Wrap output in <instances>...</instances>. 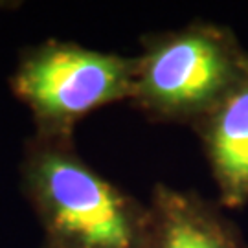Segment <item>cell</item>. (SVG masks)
I'll use <instances>...</instances> for the list:
<instances>
[{"mask_svg":"<svg viewBox=\"0 0 248 248\" xmlns=\"http://www.w3.org/2000/svg\"><path fill=\"white\" fill-rule=\"evenodd\" d=\"M133 76L134 55L48 39L18 55L9 85L31 114L33 134L74 138L78 124L89 114L129 101Z\"/></svg>","mask_w":248,"mask_h":248,"instance_id":"obj_3","label":"cell"},{"mask_svg":"<svg viewBox=\"0 0 248 248\" xmlns=\"http://www.w3.org/2000/svg\"><path fill=\"white\" fill-rule=\"evenodd\" d=\"M18 173L45 233L43 248H149V202L92 168L74 138L31 134Z\"/></svg>","mask_w":248,"mask_h":248,"instance_id":"obj_1","label":"cell"},{"mask_svg":"<svg viewBox=\"0 0 248 248\" xmlns=\"http://www.w3.org/2000/svg\"><path fill=\"white\" fill-rule=\"evenodd\" d=\"M140 46L129 103L155 124L193 129L248 74V50L217 22L147 33Z\"/></svg>","mask_w":248,"mask_h":248,"instance_id":"obj_2","label":"cell"},{"mask_svg":"<svg viewBox=\"0 0 248 248\" xmlns=\"http://www.w3.org/2000/svg\"><path fill=\"white\" fill-rule=\"evenodd\" d=\"M147 202L149 248H248L239 226L221 204L193 189L158 182Z\"/></svg>","mask_w":248,"mask_h":248,"instance_id":"obj_4","label":"cell"},{"mask_svg":"<svg viewBox=\"0 0 248 248\" xmlns=\"http://www.w3.org/2000/svg\"><path fill=\"white\" fill-rule=\"evenodd\" d=\"M224 210L248 204V74L193 127Z\"/></svg>","mask_w":248,"mask_h":248,"instance_id":"obj_5","label":"cell"}]
</instances>
